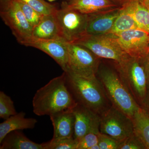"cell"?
I'll use <instances>...</instances> for the list:
<instances>
[{"label": "cell", "mask_w": 149, "mask_h": 149, "mask_svg": "<svg viewBox=\"0 0 149 149\" xmlns=\"http://www.w3.org/2000/svg\"><path fill=\"white\" fill-rule=\"evenodd\" d=\"M77 104L68 86L65 72L39 89L32 100L33 112L38 116L72 110Z\"/></svg>", "instance_id": "1"}, {"label": "cell", "mask_w": 149, "mask_h": 149, "mask_svg": "<svg viewBox=\"0 0 149 149\" xmlns=\"http://www.w3.org/2000/svg\"><path fill=\"white\" fill-rule=\"evenodd\" d=\"M65 72L68 86L77 104L100 116L111 106L104 88L97 75L84 77L70 71Z\"/></svg>", "instance_id": "2"}, {"label": "cell", "mask_w": 149, "mask_h": 149, "mask_svg": "<svg viewBox=\"0 0 149 149\" xmlns=\"http://www.w3.org/2000/svg\"><path fill=\"white\" fill-rule=\"evenodd\" d=\"M97 76L112 105L132 117L141 106L131 95L120 73L109 68L100 65Z\"/></svg>", "instance_id": "3"}, {"label": "cell", "mask_w": 149, "mask_h": 149, "mask_svg": "<svg viewBox=\"0 0 149 149\" xmlns=\"http://www.w3.org/2000/svg\"><path fill=\"white\" fill-rule=\"evenodd\" d=\"M74 43L87 48L99 58L111 60L117 68L126 64L131 57L123 50L113 34L86 35Z\"/></svg>", "instance_id": "4"}, {"label": "cell", "mask_w": 149, "mask_h": 149, "mask_svg": "<svg viewBox=\"0 0 149 149\" xmlns=\"http://www.w3.org/2000/svg\"><path fill=\"white\" fill-rule=\"evenodd\" d=\"M62 38L67 42L74 43L87 35L88 15L63 3L61 8L54 13Z\"/></svg>", "instance_id": "5"}, {"label": "cell", "mask_w": 149, "mask_h": 149, "mask_svg": "<svg viewBox=\"0 0 149 149\" xmlns=\"http://www.w3.org/2000/svg\"><path fill=\"white\" fill-rule=\"evenodd\" d=\"M100 129L102 134L119 142L134 132L131 118L113 105L100 116Z\"/></svg>", "instance_id": "6"}, {"label": "cell", "mask_w": 149, "mask_h": 149, "mask_svg": "<svg viewBox=\"0 0 149 149\" xmlns=\"http://www.w3.org/2000/svg\"><path fill=\"white\" fill-rule=\"evenodd\" d=\"M2 4L1 17L22 45L32 37L33 27L24 16L17 0H6Z\"/></svg>", "instance_id": "7"}, {"label": "cell", "mask_w": 149, "mask_h": 149, "mask_svg": "<svg viewBox=\"0 0 149 149\" xmlns=\"http://www.w3.org/2000/svg\"><path fill=\"white\" fill-rule=\"evenodd\" d=\"M117 68L131 95L141 107L146 94L148 80L141 60L130 57L125 65Z\"/></svg>", "instance_id": "8"}, {"label": "cell", "mask_w": 149, "mask_h": 149, "mask_svg": "<svg viewBox=\"0 0 149 149\" xmlns=\"http://www.w3.org/2000/svg\"><path fill=\"white\" fill-rule=\"evenodd\" d=\"M68 49L67 71L84 77L97 75L100 65L99 57L87 48L75 43H68Z\"/></svg>", "instance_id": "9"}, {"label": "cell", "mask_w": 149, "mask_h": 149, "mask_svg": "<svg viewBox=\"0 0 149 149\" xmlns=\"http://www.w3.org/2000/svg\"><path fill=\"white\" fill-rule=\"evenodd\" d=\"M113 35L123 50L131 57L141 59L149 52V33L143 30L130 29Z\"/></svg>", "instance_id": "10"}, {"label": "cell", "mask_w": 149, "mask_h": 149, "mask_svg": "<svg viewBox=\"0 0 149 149\" xmlns=\"http://www.w3.org/2000/svg\"><path fill=\"white\" fill-rule=\"evenodd\" d=\"M68 43L61 39L43 40L32 37L22 45L32 47L45 53L53 59L64 72L68 70Z\"/></svg>", "instance_id": "11"}, {"label": "cell", "mask_w": 149, "mask_h": 149, "mask_svg": "<svg viewBox=\"0 0 149 149\" xmlns=\"http://www.w3.org/2000/svg\"><path fill=\"white\" fill-rule=\"evenodd\" d=\"M121 7L88 14L87 35H101L110 33Z\"/></svg>", "instance_id": "12"}, {"label": "cell", "mask_w": 149, "mask_h": 149, "mask_svg": "<svg viewBox=\"0 0 149 149\" xmlns=\"http://www.w3.org/2000/svg\"><path fill=\"white\" fill-rule=\"evenodd\" d=\"M73 111L74 116L73 138L79 141L100 120V116L78 104Z\"/></svg>", "instance_id": "13"}, {"label": "cell", "mask_w": 149, "mask_h": 149, "mask_svg": "<svg viewBox=\"0 0 149 149\" xmlns=\"http://www.w3.org/2000/svg\"><path fill=\"white\" fill-rule=\"evenodd\" d=\"M54 127L53 139L73 138L74 116L73 109L50 116Z\"/></svg>", "instance_id": "14"}, {"label": "cell", "mask_w": 149, "mask_h": 149, "mask_svg": "<svg viewBox=\"0 0 149 149\" xmlns=\"http://www.w3.org/2000/svg\"><path fill=\"white\" fill-rule=\"evenodd\" d=\"M63 3L70 7L88 15L121 7L112 0H65Z\"/></svg>", "instance_id": "15"}, {"label": "cell", "mask_w": 149, "mask_h": 149, "mask_svg": "<svg viewBox=\"0 0 149 149\" xmlns=\"http://www.w3.org/2000/svg\"><path fill=\"white\" fill-rule=\"evenodd\" d=\"M32 36L43 40H63L54 14L44 15L40 22L33 27Z\"/></svg>", "instance_id": "16"}, {"label": "cell", "mask_w": 149, "mask_h": 149, "mask_svg": "<svg viewBox=\"0 0 149 149\" xmlns=\"http://www.w3.org/2000/svg\"><path fill=\"white\" fill-rule=\"evenodd\" d=\"M25 115V113L21 111L0 123V143L12 131L35 128L37 123V119L32 118H27Z\"/></svg>", "instance_id": "17"}, {"label": "cell", "mask_w": 149, "mask_h": 149, "mask_svg": "<svg viewBox=\"0 0 149 149\" xmlns=\"http://www.w3.org/2000/svg\"><path fill=\"white\" fill-rule=\"evenodd\" d=\"M0 144V149H43L42 144L33 142L19 130L9 133Z\"/></svg>", "instance_id": "18"}, {"label": "cell", "mask_w": 149, "mask_h": 149, "mask_svg": "<svg viewBox=\"0 0 149 149\" xmlns=\"http://www.w3.org/2000/svg\"><path fill=\"white\" fill-rule=\"evenodd\" d=\"M131 118L134 133L143 145L145 149H149V114L141 107L135 112Z\"/></svg>", "instance_id": "19"}, {"label": "cell", "mask_w": 149, "mask_h": 149, "mask_svg": "<svg viewBox=\"0 0 149 149\" xmlns=\"http://www.w3.org/2000/svg\"><path fill=\"white\" fill-rule=\"evenodd\" d=\"M138 29L149 33V10L137 0L127 4Z\"/></svg>", "instance_id": "20"}, {"label": "cell", "mask_w": 149, "mask_h": 149, "mask_svg": "<svg viewBox=\"0 0 149 149\" xmlns=\"http://www.w3.org/2000/svg\"><path fill=\"white\" fill-rule=\"evenodd\" d=\"M135 29H138V27L128 6L125 5L121 7L110 33L117 34Z\"/></svg>", "instance_id": "21"}, {"label": "cell", "mask_w": 149, "mask_h": 149, "mask_svg": "<svg viewBox=\"0 0 149 149\" xmlns=\"http://www.w3.org/2000/svg\"><path fill=\"white\" fill-rule=\"evenodd\" d=\"M100 119L95 123L91 130L78 141L77 149H91L95 145L98 144L101 133L100 131Z\"/></svg>", "instance_id": "22"}, {"label": "cell", "mask_w": 149, "mask_h": 149, "mask_svg": "<svg viewBox=\"0 0 149 149\" xmlns=\"http://www.w3.org/2000/svg\"><path fill=\"white\" fill-rule=\"evenodd\" d=\"M78 141L74 138L53 139L42 143L43 149H77Z\"/></svg>", "instance_id": "23"}, {"label": "cell", "mask_w": 149, "mask_h": 149, "mask_svg": "<svg viewBox=\"0 0 149 149\" xmlns=\"http://www.w3.org/2000/svg\"><path fill=\"white\" fill-rule=\"evenodd\" d=\"M17 113L13 101L10 97L3 91H1L0 118L6 120Z\"/></svg>", "instance_id": "24"}, {"label": "cell", "mask_w": 149, "mask_h": 149, "mask_svg": "<svg viewBox=\"0 0 149 149\" xmlns=\"http://www.w3.org/2000/svg\"><path fill=\"white\" fill-rule=\"evenodd\" d=\"M25 3L43 15L54 14L58 9L44 0H17Z\"/></svg>", "instance_id": "25"}, {"label": "cell", "mask_w": 149, "mask_h": 149, "mask_svg": "<svg viewBox=\"0 0 149 149\" xmlns=\"http://www.w3.org/2000/svg\"><path fill=\"white\" fill-rule=\"evenodd\" d=\"M17 1L19 3L24 16L33 28L40 22L44 15L41 14L27 4L20 1Z\"/></svg>", "instance_id": "26"}, {"label": "cell", "mask_w": 149, "mask_h": 149, "mask_svg": "<svg viewBox=\"0 0 149 149\" xmlns=\"http://www.w3.org/2000/svg\"><path fill=\"white\" fill-rule=\"evenodd\" d=\"M143 145L133 132L130 136L120 142L118 149H143Z\"/></svg>", "instance_id": "27"}, {"label": "cell", "mask_w": 149, "mask_h": 149, "mask_svg": "<svg viewBox=\"0 0 149 149\" xmlns=\"http://www.w3.org/2000/svg\"><path fill=\"white\" fill-rule=\"evenodd\" d=\"M120 143L110 136L101 133L98 145L100 149H118Z\"/></svg>", "instance_id": "28"}, {"label": "cell", "mask_w": 149, "mask_h": 149, "mask_svg": "<svg viewBox=\"0 0 149 149\" xmlns=\"http://www.w3.org/2000/svg\"><path fill=\"white\" fill-rule=\"evenodd\" d=\"M140 60L146 72L148 83H149V52L145 56Z\"/></svg>", "instance_id": "29"}, {"label": "cell", "mask_w": 149, "mask_h": 149, "mask_svg": "<svg viewBox=\"0 0 149 149\" xmlns=\"http://www.w3.org/2000/svg\"><path fill=\"white\" fill-rule=\"evenodd\" d=\"M141 107L149 114V83H148L146 94Z\"/></svg>", "instance_id": "30"}, {"label": "cell", "mask_w": 149, "mask_h": 149, "mask_svg": "<svg viewBox=\"0 0 149 149\" xmlns=\"http://www.w3.org/2000/svg\"><path fill=\"white\" fill-rule=\"evenodd\" d=\"M116 5L120 7H122L128 3L137 1V0H112Z\"/></svg>", "instance_id": "31"}, {"label": "cell", "mask_w": 149, "mask_h": 149, "mask_svg": "<svg viewBox=\"0 0 149 149\" xmlns=\"http://www.w3.org/2000/svg\"><path fill=\"white\" fill-rule=\"evenodd\" d=\"M142 3L149 10V0H141Z\"/></svg>", "instance_id": "32"}, {"label": "cell", "mask_w": 149, "mask_h": 149, "mask_svg": "<svg viewBox=\"0 0 149 149\" xmlns=\"http://www.w3.org/2000/svg\"><path fill=\"white\" fill-rule=\"evenodd\" d=\"M47 1L50 2H53L54 1H56V0H47Z\"/></svg>", "instance_id": "33"}, {"label": "cell", "mask_w": 149, "mask_h": 149, "mask_svg": "<svg viewBox=\"0 0 149 149\" xmlns=\"http://www.w3.org/2000/svg\"><path fill=\"white\" fill-rule=\"evenodd\" d=\"M6 1V0H1V1L2 3L4 2L5 1Z\"/></svg>", "instance_id": "34"}]
</instances>
